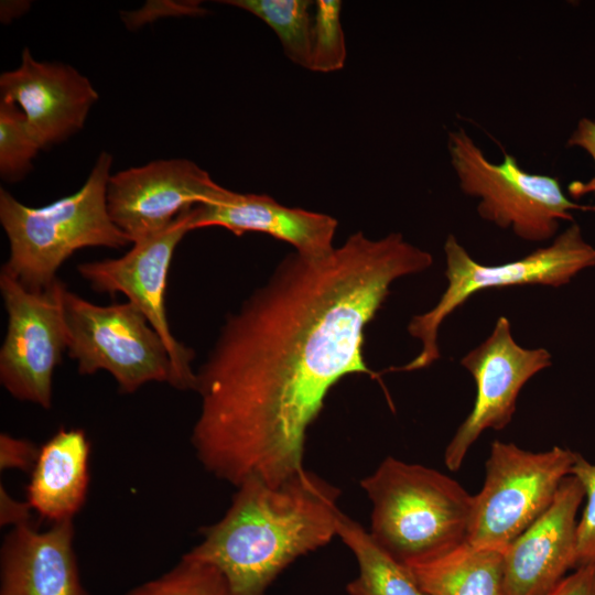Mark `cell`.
<instances>
[{"label": "cell", "mask_w": 595, "mask_h": 595, "mask_svg": "<svg viewBox=\"0 0 595 595\" xmlns=\"http://www.w3.org/2000/svg\"><path fill=\"white\" fill-rule=\"evenodd\" d=\"M432 264L400 232L357 231L326 255L286 256L227 316L196 372L191 442L204 468L235 487L303 469L307 430L332 387L350 374L379 379L364 360V332L391 284Z\"/></svg>", "instance_id": "1"}, {"label": "cell", "mask_w": 595, "mask_h": 595, "mask_svg": "<svg viewBox=\"0 0 595 595\" xmlns=\"http://www.w3.org/2000/svg\"><path fill=\"white\" fill-rule=\"evenodd\" d=\"M225 516L185 555L214 565L231 595H266L296 559L337 537L340 489L301 469L278 485L249 477Z\"/></svg>", "instance_id": "2"}, {"label": "cell", "mask_w": 595, "mask_h": 595, "mask_svg": "<svg viewBox=\"0 0 595 595\" xmlns=\"http://www.w3.org/2000/svg\"><path fill=\"white\" fill-rule=\"evenodd\" d=\"M111 165L112 155L101 152L76 193L41 207L24 205L1 188L0 221L10 246L1 270L37 291L58 279L57 270L77 250L132 244L108 213Z\"/></svg>", "instance_id": "3"}, {"label": "cell", "mask_w": 595, "mask_h": 595, "mask_svg": "<svg viewBox=\"0 0 595 595\" xmlns=\"http://www.w3.org/2000/svg\"><path fill=\"white\" fill-rule=\"evenodd\" d=\"M360 486L372 505L369 533L403 564L467 541L474 496L452 477L388 456Z\"/></svg>", "instance_id": "4"}, {"label": "cell", "mask_w": 595, "mask_h": 595, "mask_svg": "<svg viewBox=\"0 0 595 595\" xmlns=\"http://www.w3.org/2000/svg\"><path fill=\"white\" fill-rule=\"evenodd\" d=\"M446 289L428 312L414 315L409 334L421 342L415 358L389 371L426 368L441 358L437 336L443 321L474 294L516 285L540 284L559 288L581 271L595 266V247L588 244L577 224H572L553 241L529 255L501 264H482L470 257L453 234L444 242Z\"/></svg>", "instance_id": "5"}, {"label": "cell", "mask_w": 595, "mask_h": 595, "mask_svg": "<svg viewBox=\"0 0 595 595\" xmlns=\"http://www.w3.org/2000/svg\"><path fill=\"white\" fill-rule=\"evenodd\" d=\"M447 150L462 192L479 198L480 218L522 240L547 241L560 221L573 220V210L595 212L571 201L556 177L524 171L509 153L500 163L490 162L463 128L448 132Z\"/></svg>", "instance_id": "6"}, {"label": "cell", "mask_w": 595, "mask_h": 595, "mask_svg": "<svg viewBox=\"0 0 595 595\" xmlns=\"http://www.w3.org/2000/svg\"><path fill=\"white\" fill-rule=\"evenodd\" d=\"M576 454L559 446L533 453L494 441L483 488L474 496L467 542L504 553L550 507Z\"/></svg>", "instance_id": "7"}, {"label": "cell", "mask_w": 595, "mask_h": 595, "mask_svg": "<svg viewBox=\"0 0 595 595\" xmlns=\"http://www.w3.org/2000/svg\"><path fill=\"white\" fill-rule=\"evenodd\" d=\"M64 312L68 356L80 375L106 370L121 393H133L151 381L171 385L169 351L132 303L97 305L66 290Z\"/></svg>", "instance_id": "8"}, {"label": "cell", "mask_w": 595, "mask_h": 595, "mask_svg": "<svg viewBox=\"0 0 595 595\" xmlns=\"http://www.w3.org/2000/svg\"><path fill=\"white\" fill-rule=\"evenodd\" d=\"M66 290L57 279L42 290L31 291L6 271L0 272L8 314L0 349V381L12 397L44 409L51 408L54 369L68 347Z\"/></svg>", "instance_id": "9"}, {"label": "cell", "mask_w": 595, "mask_h": 595, "mask_svg": "<svg viewBox=\"0 0 595 595\" xmlns=\"http://www.w3.org/2000/svg\"><path fill=\"white\" fill-rule=\"evenodd\" d=\"M192 207L181 213L163 231L134 242L122 257L77 267L93 290L122 293L141 311L169 351L173 369L171 386L180 390H195L194 351L180 343L169 326L165 291L175 248L190 231Z\"/></svg>", "instance_id": "10"}, {"label": "cell", "mask_w": 595, "mask_h": 595, "mask_svg": "<svg viewBox=\"0 0 595 595\" xmlns=\"http://www.w3.org/2000/svg\"><path fill=\"white\" fill-rule=\"evenodd\" d=\"M461 365L476 386L474 405L445 448L446 467L458 470L469 447L488 429H505L516 412L523 386L552 365L551 353L542 347L520 346L506 316H499L489 336L470 349Z\"/></svg>", "instance_id": "11"}, {"label": "cell", "mask_w": 595, "mask_h": 595, "mask_svg": "<svg viewBox=\"0 0 595 595\" xmlns=\"http://www.w3.org/2000/svg\"><path fill=\"white\" fill-rule=\"evenodd\" d=\"M236 193L193 161L158 160L111 174L107 208L113 224L134 244L163 231L185 209L224 203Z\"/></svg>", "instance_id": "12"}, {"label": "cell", "mask_w": 595, "mask_h": 595, "mask_svg": "<svg viewBox=\"0 0 595 595\" xmlns=\"http://www.w3.org/2000/svg\"><path fill=\"white\" fill-rule=\"evenodd\" d=\"M0 97L20 107L32 137L47 149L84 127L98 93L73 66L36 61L25 47L20 65L1 74Z\"/></svg>", "instance_id": "13"}, {"label": "cell", "mask_w": 595, "mask_h": 595, "mask_svg": "<svg viewBox=\"0 0 595 595\" xmlns=\"http://www.w3.org/2000/svg\"><path fill=\"white\" fill-rule=\"evenodd\" d=\"M585 497L566 476L545 512L504 551V595H545L576 569V515Z\"/></svg>", "instance_id": "14"}, {"label": "cell", "mask_w": 595, "mask_h": 595, "mask_svg": "<svg viewBox=\"0 0 595 595\" xmlns=\"http://www.w3.org/2000/svg\"><path fill=\"white\" fill-rule=\"evenodd\" d=\"M72 520L37 531L14 526L1 549L0 595H87L73 548Z\"/></svg>", "instance_id": "15"}, {"label": "cell", "mask_w": 595, "mask_h": 595, "mask_svg": "<svg viewBox=\"0 0 595 595\" xmlns=\"http://www.w3.org/2000/svg\"><path fill=\"white\" fill-rule=\"evenodd\" d=\"M223 227L236 236L248 231L285 241L295 251L318 257L334 249L337 220L326 214L288 207L264 194H240L224 203L196 204L190 210V230Z\"/></svg>", "instance_id": "16"}, {"label": "cell", "mask_w": 595, "mask_h": 595, "mask_svg": "<svg viewBox=\"0 0 595 595\" xmlns=\"http://www.w3.org/2000/svg\"><path fill=\"white\" fill-rule=\"evenodd\" d=\"M89 442L83 430L61 429L40 448L26 489L28 502L53 523L72 520L88 488Z\"/></svg>", "instance_id": "17"}, {"label": "cell", "mask_w": 595, "mask_h": 595, "mask_svg": "<svg viewBox=\"0 0 595 595\" xmlns=\"http://www.w3.org/2000/svg\"><path fill=\"white\" fill-rule=\"evenodd\" d=\"M429 595H504V553L467 541L405 564Z\"/></svg>", "instance_id": "18"}, {"label": "cell", "mask_w": 595, "mask_h": 595, "mask_svg": "<svg viewBox=\"0 0 595 595\" xmlns=\"http://www.w3.org/2000/svg\"><path fill=\"white\" fill-rule=\"evenodd\" d=\"M337 537L353 552L358 575L346 591L349 595H429L411 570L383 550L359 522L343 513Z\"/></svg>", "instance_id": "19"}, {"label": "cell", "mask_w": 595, "mask_h": 595, "mask_svg": "<svg viewBox=\"0 0 595 595\" xmlns=\"http://www.w3.org/2000/svg\"><path fill=\"white\" fill-rule=\"evenodd\" d=\"M263 21L277 34L285 56L310 69L313 31V1L309 0H225Z\"/></svg>", "instance_id": "20"}, {"label": "cell", "mask_w": 595, "mask_h": 595, "mask_svg": "<svg viewBox=\"0 0 595 595\" xmlns=\"http://www.w3.org/2000/svg\"><path fill=\"white\" fill-rule=\"evenodd\" d=\"M125 595H231L223 574L212 564L183 555L162 576L145 582Z\"/></svg>", "instance_id": "21"}, {"label": "cell", "mask_w": 595, "mask_h": 595, "mask_svg": "<svg viewBox=\"0 0 595 595\" xmlns=\"http://www.w3.org/2000/svg\"><path fill=\"white\" fill-rule=\"evenodd\" d=\"M41 150L32 137L25 116L11 101L0 100V175L6 182H18L32 170Z\"/></svg>", "instance_id": "22"}, {"label": "cell", "mask_w": 595, "mask_h": 595, "mask_svg": "<svg viewBox=\"0 0 595 595\" xmlns=\"http://www.w3.org/2000/svg\"><path fill=\"white\" fill-rule=\"evenodd\" d=\"M314 8L310 69L318 73L339 71L347 56L340 22L342 1L317 0Z\"/></svg>", "instance_id": "23"}, {"label": "cell", "mask_w": 595, "mask_h": 595, "mask_svg": "<svg viewBox=\"0 0 595 595\" xmlns=\"http://www.w3.org/2000/svg\"><path fill=\"white\" fill-rule=\"evenodd\" d=\"M571 475L580 480L587 498L576 528V567H578L595 563V465L576 454Z\"/></svg>", "instance_id": "24"}, {"label": "cell", "mask_w": 595, "mask_h": 595, "mask_svg": "<svg viewBox=\"0 0 595 595\" xmlns=\"http://www.w3.org/2000/svg\"><path fill=\"white\" fill-rule=\"evenodd\" d=\"M566 145L582 148L592 156L595 163V121L588 118L580 119ZM567 193L573 199H578L587 194H595V175L586 182H571L567 185Z\"/></svg>", "instance_id": "25"}, {"label": "cell", "mask_w": 595, "mask_h": 595, "mask_svg": "<svg viewBox=\"0 0 595 595\" xmlns=\"http://www.w3.org/2000/svg\"><path fill=\"white\" fill-rule=\"evenodd\" d=\"M40 448L32 442L12 437L6 433L0 436V466L1 469L20 468L29 470L33 468Z\"/></svg>", "instance_id": "26"}, {"label": "cell", "mask_w": 595, "mask_h": 595, "mask_svg": "<svg viewBox=\"0 0 595 595\" xmlns=\"http://www.w3.org/2000/svg\"><path fill=\"white\" fill-rule=\"evenodd\" d=\"M545 595H595V563L576 567Z\"/></svg>", "instance_id": "27"}, {"label": "cell", "mask_w": 595, "mask_h": 595, "mask_svg": "<svg viewBox=\"0 0 595 595\" xmlns=\"http://www.w3.org/2000/svg\"><path fill=\"white\" fill-rule=\"evenodd\" d=\"M1 500V524L13 523L19 526L30 522V510L32 509L29 502H20L14 500L8 491L1 486L0 488Z\"/></svg>", "instance_id": "28"}]
</instances>
